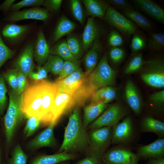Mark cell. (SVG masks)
<instances>
[{
	"instance_id": "1",
	"label": "cell",
	"mask_w": 164,
	"mask_h": 164,
	"mask_svg": "<svg viewBox=\"0 0 164 164\" xmlns=\"http://www.w3.org/2000/svg\"><path fill=\"white\" fill-rule=\"evenodd\" d=\"M80 108L75 107L70 115L65 128L63 141L57 153L87 152L88 148V133L83 125Z\"/></svg>"
},
{
	"instance_id": "2",
	"label": "cell",
	"mask_w": 164,
	"mask_h": 164,
	"mask_svg": "<svg viewBox=\"0 0 164 164\" xmlns=\"http://www.w3.org/2000/svg\"><path fill=\"white\" fill-rule=\"evenodd\" d=\"M117 71L109 65L106 53L100 60L93 71L85 79L78 91L86 100L100 88L107 86H114L116 82Z\"/></svg>"
},
{
	"instance_id": "3",
	"label": "cell",
	"mask_w": 164,
	"mask_h": 164,
	"mask_svg": "<svg viewBox=\"0 0 164 164\" xmlns=\"http://www.w3.org/2000/svg\"><path fill=\"white\" fill-rule=\"evenodd\" d=\"M9 106L4 118L6 143L9 144L15 131L22 121L24 115L21 110L22 94L12 91L9 92Z\"/></svg>"
},
{
	"instance_id": "4",
	"label": "cell",
	"mask_w": 164,
	"mask_h": 164,
	"mask_svg": "<svg viewBox=\"0 0 164 164\" xmlns=\"http://www.w3.org/2000/svg\"><path fill=\"white\" fill-rule=\"evenodd\" d=\"M42 80L34 81L28 84L22 94L21 110L24 116L27 118L34 117L40 120L42 101Z\"/></svg>"
},
{
	"instance_id": "5",
	"label": "cell",
	"mask_w": 164,
	"mask_h": 164,
	"mask_svg": "<svg viewBox=\"0 0 164 164\" xmlns=\"http://www.w3.org/2000/svg\"><path fill=\"white\" fill-rule=\"evenodd\" d=\"M140 77L146 84L156 88L164 87V63L162 59H153L145 61L140 70Z\"/></svg>"
},
{
	"instance_id": "6",
	"label": "cell",
	"mask_w": 164,
	"mask_h": 164,
	"mask_svg": "<svg viewBox=\"0 0 164 164\" xmlns=\"http://www.w3.org/2000/svg\"><path fill=\"white\" fill-rule=\"evenodd\" d=\"M88 137V148L86 154L92 153L102 158L111 144V127H103L91 129Z\"/></svg>"
},
{
	"instance_id": "7",
	"label": "cell",
	"mask_w": 164,
	"mask_h": 164,
	"mask_svg": "<svg viewBox=\"0 0 164 164\" xmlns=\"http://www.w3.org/2000/svg\"><path fill=\"white\" fill-rule=\"evenodd\" d=\"M128 111L121 103L116 102L108 108L89 125L91 130L103 127H112L128 115Z\"/></svg>"
},
{
	"instance_id": "8",
	"label": "cell",
	"mask_w": 164,
	"mask_h": 164,
	"mask_svg": "<svg viewBox=\"0 0 164 164\" xmlns=\"http://www.w3.org/2000/svg\"><path fill=\"white\" fill-rule=\"evenodd\" d=\"M140 159L127 145H118L106 150L102 164H139Z\"/></svg>"
},
{
	"instance_id": "9",
	"label": "cell",
	"mask_w": 164,
	"mask_h": 164,
	"mask_svg": "<svg viewBox=\"0 0 164 164\" xmlns=\"http://www.w3.org/2000/svg\"><path fill=\"white\" fill-rule=\"evenodd\" d=\"M103 19L127 38H129L137 29L134 22L110 5L108 8Z\"/></svg>"
},
{
	"instance_id": "10",
	"label": "cell",
	"mask_w": 164,
	"mask_h": 164,
	"mask_svg": "<svg viewBox=\"0 0 164 164\" xmlns=\"http://www.w3.org/2000/svg\"><path fill=\"white\" fill-rule=\"evenodd\" d=\"M111 144L127 145L135 137L136 130L133 120L127 115L112 128Z\"/></svg>"
},
{
	"instance_id": "11",
	"label": "cell",
	"mask_w": 164,
	"mask_h": 164,
	"mask_svg": "<svg viewBox=\"0 0 164 164\" xmlns=\"http://www.w3.org/2000/svg\"><path fill=\"white\" fill-rule=\"evenodd\" d=\"M42 101L40 120L42 124L49 125L52 121V108L58 92L57 87L54 82L42 80Z\"/></svg>"
},
{
	"instance_id": "12",
	"label": "cell",
	"mask_w": 164,
	"mask_h": 164,
	"mask_svg": "<svg viewBox=\"0 0 164 164\" xmlns=\"http://www.w3.org/2000/svg\"><path fill=\"white\" fill-rule=\"evenodd\" d=\"M75 107L73 95L58 91L52 108V122L57 123L63 115Z\"/></svg>"
},
{
	"instance_id": "13",
	"label": "cell",
	"mask_w": 164,
	"mask_h": 164,
	"mask_svg": "<svg viewBox=\"0 0 164 164\" xmlns=\"http://www.w3.org/2000/svg\"><path fill=\"white\" fill-rule=\"evenodd\" d=\"M87 77L80 67L65 78L54 83L58 91L73 95L79 88Z\"/></svg>"
},
{
	"instance_id": "14",
	"label": "cell",
	"mask_w": 164,
	"mask_h": 164,
	"mask_svg": "<svg viewBox=\"0 0 164 164\" xmlns=\"http://www.w3.org/2000/svg\"><path fill=\"white\" fill-rule=\"evenodd\" d=\"M34 45L30 43L22 51L15 61V69L21 72L26 77L33 71L36 67L34 62Z\"/></svg>"
},
{
	"instance_id": "15",
	"label": "cell",
	"mask_w": 164,
	"mask_h": 164,
	"mask_svg": "<svg viewBox=\"0 0 164 164\" xmlns=\"http://www.w3.org/2000/svg\"><path fill=\"white\" fill-rule=\"evenodd\" d=\"M56 124L52 122L45 129L28 143L27 148L30 149H35L55 146L56 141L54 135V129Z\"/></svg>"
},
{
	"instance_id": "16",
	"label": "cell",
	"mask_w": 164,
	"mask_h": 164,
	"mask_svg": "<svg viewBox=\"0 0 164 164\" xmlns=\"http://www.w3.org/2000/svg\"><path fill=\"white\" fill-rule=\"evenodd\" d=\"M102 46L98 38L94 42L90 49L87 51L82 59L85 69L84 73L87 76L97 65L102 51Z\"/></svg>"
},
{
	"instance_id": "17",
	"label": "cell",
	"mask_w": 164,
	"mask_h": 164,
	"mask_svg": "<svg viewBox=\"0 0 164 164\" xmlns=\"http://www.w3.org/2000/svg\"><path fill=\"white\" fill-rule=\"evenodd\" d=\"M136 154L140 160L156 159L164 157V138H159L149 144L139 147L137 149Z\"/></svg>"
},
{
	"instance_id": "18",
	"label": "cell",
	"mask_w": 164,
	"mask_h": 164,
	"mask_svg": "<svg viewBox=\"0 0 164 164\" xmlns=\"http://www.w3.org/2000/svg\"><path fill=\"white\" fill-rule=\"evenodd\" d=\"M50 15L46 9L34 7L20 11L13 12L6 18L8 21L14 22L26 19H34L45 22Z\"/></svg>"
},
{
	"instance_id": "19",
	"label": "cell",
	"mask_w": 164,
	"mask_h": 164,
	"mask_svg": "<svg viewBox=\"0 0 164 164\" xmlns=\"http://www.w3.org/2000/svg\"><path fill=\"white\" fill-rule=\"evenodd\" d=\"M125 89V97L128 106L136 115L140 114L142 109V102L138 90L131 80H127Z\"/></svg>"
},
{
	"instance_id": "20",
	"label": "cell",
	"mask_w": 164,
	"mask_h": 164,
	"mask_svg": "<svg viewBox=\"0 0 164 164\" xmlns=\"http://www.w3.org/2000/svg\"><path fill=\"white\" fill-rule=\"evenodd\" d=\"M131 1L140 9L150 17L161 23L164 24V11L155 2L151 0Z\"/></svg>"
},
{
	"instance_id": "21",
	"label": "cell",
	"mask_w": 164,
	"mask_h": 164,
	"mask_svg": "<svg viewBox=\"0 0 164 164\" xmlns=\"http://www.w3.org/2000/svg\"><path fill=\"white\" fill-rule=\"evenodd\" d=\"M79 157L77 154L64 152L52 155H40L32 157L29 164H57L60 162L75 159Z\"/></svg>"
},
{
	"instance_id": "22",
	"label": "cell",
	"mask_w": 164,
	"mask_h": 164,
	"mask_svg": "<svg viewBox=\"0 0 164 164\" xmlns=\"http://www.w3.org/2000/svg\"><path fill=\"white\" fill-rule=\"evenodd\" d=\"M50 47L41 30L39 32L34 45V59L39 66H41L46 61L49 55Z\"/></svg>"
},
{
	"instance_id": "23",
	"label": "cell",
	"mask_w": 164,
	"mask_h": 164,
	"mask_svg": "<svg viewBox=\"0 0 164 164\" xmlns=\"http://www.w3.org/2000/svg\"><path fill=\"white\" fill-rule=\"evenodd\" d=\"M100 33V27L94 18L89 17L84 30L81 40L85 52L90 49L94 41L98 38Z\"/></svg>"
},
{
	"instance_id": "24",
	"label": "cell",
	"mask_w": 164,
	"mask_h": 164,
	"mask_svg": "<svg viewBox=\"0 0 164 164\" xmlns=\"http://www.w3.org/2000/svg\"><path fill=\"white\" fill-rule=\"evenodd\" d=\"M117 91V88L114 86H107L102 87L93 94L90 98L89 104H108L115 99Z\"/></svg>"
},
{
	"instance_id": "25",
	"label": "cell",
	"mask_w": 164,
	"mask_h": 164,
	"mask_svg": "<svg viewBox=\"0 0 164 164\" xmlns=\"http://www.w3.org/2000/svg\"><path fill=\"white\" fill-rule=\"evenodd\" d=\"M88 15L103 19L109 5L107 1L102 0L82 1Z\"/></svg>"
},
{
	"instance_id": "26",
	"label": "cell",
	"mask_w": 164,
	"mask_h": 164,
	"mask_svg": "<svg viewBox=\"0 0 164 164\" xmlns=\"http://www.w3.org/2000/svg\"><path fill=\"white\" fill-rule=\"evenodd\" d=\"M141 132H151L156 134L159 138L164 136V123L151 116L144 118L140 123Z\"/></svg>"
},
{
	"instance_id": "27",
	"label": "cell",
	"mask_w": 164,
	"mask_h": 164,
	"mask_svg": "<svg viewBox=\"0 0 164 164\" xmlns=\"http://www.w3.org/2000/svg\"><path fill=\"white\" fill-rule=\"evenodd\" d=\"M75 23L65 15H63L59 19L53 32L51 40L53 44L62 37L71 33L75 28Z\"/></svg>"
},
{
	"instance_id": "28",
	"label": "cell",
	"mask_w": 164,
	"mask_h": 164,
	"mask_svg": "<svg viewBox=\"0 0 164 164\" xmlns=\"http://www.w3.org/2000/svg\"><path fill=\"white\" fill-rule=\"evenodd\" d=\"M108 104L100 103L89 104L84 108L83 119L82 121L84 126L87 127L97 118L108 108Z\"/></svg>"
},
{
	"instance_id": "29",
	"label": "cell",
	"mask_w": 164,
	"mask_h": 164,
	"mask_svg": "<svg viewBox=\"0 0 164 164\" xmlns=\"http://www.w3.org/2000/svg\"><path fill=\"white\" fill-rule=\"evenodd\" d=\"M122 12L124 16L143 29L149 31L152 29V25L150 20L139 12L135 10Z\"/></svg>"
},
{
	"instance_id": "30",
	"label": "cell",
	"mask_w": 164,
	"mask_h": 164,
	"mask_svg": "<svg viewBox=\"0 0 164 164\" xmlns=\"http://www.w3.org/2000/svg\"><path fill=\"white\" fill-rule=\"evenodd\" d=\"M69 48L73 57L76 60H80L83 56L85 52L82 41L75 35H68L66 40Z\"/></svg>"
},
{
	"instance_id": "31",
	"label": "cell",
	"mask_w": 164,
	"mask_h": 164,
	"mask_svg": "<svg viewBox=\"0 0 164 164\" xmlns=\"http://www.w3.org/2000/svg\"><path fill=\"white\" fill-rule=\"evenodd\" d=\"M29 29V27L26 25L9 24L4 27L2 31V34L5 38L13 40L22 35Z\"/></svg>"
},
{
	"instance_id": "32",
	"label": "cell",
	"mask_w": 164,
	"mask_h": 164,
	"mask_svg": "<svg viewBox=\"0 0 164 164\" xmlns=\"http://www.w3.org/2000/svg\"><path fill=\"white\" fill-rule=\"evenodd\" d=\"M50 53L58 56L64 60L75 59L64 39L58 41L50 48Z\"/></svg>"
},
{
	"instance_id": "33",
	"label": "cell",
	"mask_w": 164,
	"mask_h": 164,
	"mask_svg": "<svg viewBox=\"0 0 164 164\" xmlns=\"http://www.w3.org/2000/svg\"><path fill=\"white\" fill-rule=\"evenodd\" d=\"M145 61L143 60L142 53L139 52L134 53L124 70L125 74H130L140 71L143 66Z\"/></svg>"
},
{
	"instance_id": "34",
	"label": "cell",
	"mask_w": 164,
	"mask_h": 164,
	"mask_svg": "<svg viewBox=\"0 0 164 164\" xmlns=\"http://www.w3.org/2000/svg\"><path fill=\"white\" fill-rule=\"evenodd\" d=\"M64 60L56 55L50 54L43 67L54 75H59L61 71L64 63Z\"/></svg>"
},
{
	"instance_id": "35",
	"label": "cell",
	"mask_w": 164,
	"mask_h": 164,
	"mask_svg": "<svg viewBox=\"0 0 164 164\" xmlns=\"http://www.w3.org/2000/svg\"><path fill=\"white\" fill-rule=\"evenodd\" d=\"M28 156L18 144L14 148L11 157L6 161V164H27Z\"/></svg>"
},
{
	"instance_id": "36",
	"label": "cell",
	"mask_w": 164,
	"mask_h": 164,
	"mask_svg": "<svg viewBox=\"0 0 164 164\" xmlns=\"http://www.w3.org/2000/svg\"><path fill=\"white\" fill-rule=\"evenodd\" d=\"M133 35L130 48L132 52L134 53L139 52L144 49L147 41L143 33L137 29Z\"/></svg>"
},
{
	"instance_id": "37",
	"label": "cell",
	"mask_w": 164,
	"mask_h": 164,
	"mask_svg": "<svg viewBox=\"0 0 164 164\" xmlns=\"http://www.w3.org/2000/svg\"><path fill=\"white\" fill-rule=\"evenodd\" d=\"M81 64L80 60L73 59L65 60L62 70L56 80H61L70 75L80 68Z\"/></svg>"
},
{
	"instance_id": "38",
	"label": "cell",
	"mask_w": 164,
	"mask_h": 164,
	"mask_svg": "<svg viewBox=\"0 0 164 164\" xmlns=\"http://www.w3.org/2000/svg\"><path fill=\"white\" fill-rule=\"evenodd\" d=\"M69 5L74 18L82 25L84 22L85 14L81 2L79 0H71Z\"/></svg>"
},
{
	"instance_id": "39",
	"label": "cell",
	"mask_w": 164,
	"mask_h": 164,
	"mask_svg": "<svg viewBox=\"0 0 164 164\" xmlns=\"http://www.w3.org/2000/svg\"><path fill=\"white\" fill-rule=\"evenodd\" d=\"M147 47L149 50L157 51L164 47V35L161 33L151 32L148 40Z\"/></svg>"
},
{
	"instance_id": "40",
	"label": "cell",
	"mask_w": 164,
	"mask_h": 164,
	"mask_svg": "<svg viewBox=\"0 0 164 164\" xmlns=\"http://www.w3.org/2000/svg\"><path fill=\"white\" fill-rule=\"evenodd\" d=\"M108 54L111 63L117 67L124 60L125 53V49L121 47H110L108 50Z\"/></svg>"
},
{
	"instance_id": "41",
	"label": "cell",
	"mask_w": 164,
	"mask_h": 164,
	"mask_svg": "<svg viewBox=\"0 0 164 164\" xmlns=\"http://www.w3.org/2000/svg\"><path fill=\"white\" fill-rule=\"evenodd\" d=\"M42 124L41 121L34 117H31L27 121L23 130V134L26 138L32 135Z\"/></svg>"
},
{
	"instance_id": "42",
	"label": "cell",
	"mask_w": 164,
	"mask_h": 164,
	"mask_svg": "<svg viewBox=\"0 0 164 164\" xmlns=\"http://www.w3.org/2000/svg\"><path fill=\"white\" fill-rule=\"evenodd\" d=\"M3 74L0 75V117L4 114L7 103L8 92Z\"/></svg>"
},
{
	"instance_id": "43",
	"label": "cell",
	"mask_w": 164,
	"mask_h": 164,
	"mask_svg": "<svg viewBox=\"0 0 164 164\" xmlns=\"http://www.w3.org/2000/svg\"><path fill=\"white\" fill-rule=\"evenodd\" d=\"M19 71L15 69H9L3 74L5 80L12 89V91L17 92L18 76Z\"/></svg>"
},
{
	"instance_id": "44",
	"label": "cell",
	"mask_w": 164,
	"mask_h": 164,
	"mask_svg": "<svg viewBox=\"0 0 164 164\" xmlns=\"http://www.w3.org/2000/svg\"><path fill=\"white\" fill-rule=\"evenodd\" d=\"M124 43L123 38L115 29H112L109 32L107 39V44L109 47H121Z\"/></svg>"
},
{
	"instance_id": "45",
	"label": "cell",
	"mask_w": 164,
	"mask_h": 164,
	"mask_svg": "<svg viewBox=\"0 0 164 164\" xmlns=\"http://www.w3.org/2000/svg\"><path fill=\"white\" fill-rule=\"evenodd\" d=\"M15 54V51L8 47L3 42L0 30V69L8 60L13 57Z\"/></svg>"
},
{
	"instance_id": "46",
	"label": "cell",
	"mask_w": 164,
	"mask_h": 164,
	"mask_svg": "<svg viewBox=\"0 0 164 164\" xmlns=\"http://www.w3.org/2000/svg\"><path fill=\"white\" fill-rule=\"evenodd\" d=\"M43 0H23L16 3L13 4L10 10L14 12L18 11L20 9L24 7H38L43 5Z\"/></svg>"
},
{
	"instance_id": "47",
	"label": "cell",
	"mask_w": 164,
	"mask_h": 164,
	"mask_svg": "<svg viewBox=\"0 0 164 164\" xmlns=\"http://www.w3.org/2000/svg\"><path fill=\"white\" fill-rule=\"evenodd\" d=\"M109 5H111L116 8L123 11L134 10V8L130 2L126 0H108L107 1Z\"/></svg>"
},
{
	"instance_id": "48",
	"label": "cell",
	"mask_w": 164,
	"mask_h": 164,
	"mask_svg": "<svg viewBox=\"0 0 164 164\" xmlns=\"http://www.w3.org/2000/svg\"><path fill=\"white\" fill-rule=\"evenodd\" d=\"M37 71H32L28 75L35 81L45 80L47 77L48 71L43 66H38L36 67Z\"/></svg>"
},
{
	"instance_id": "49",
	"label": "cell",
	"mask_w": 164,
	"mask_h": 164,
	"mask_svg": "<svg viewBox=\"0 0 164 164\" xmlns=\"http://www.w3.org/2000/svg\"><path fill=\"white\" fill-rule=\"evenodd\" d=\"M74 164H102V158L94 154L88 153L86 157Z\"/></svg>"
},
{
	"instance_id": "50",
	"label": "cell",
	"mask_w": 164,
	"mask_h": 164,
	"mask_svg": "<svg viewBox=\"0 0 164 164\" xmlns=\"http://www.w3.org/2000/svg\"><path fill=\"white\" fill-rule=\"evenodd\" d=\"M149 100L155 106H162L164 103V90L155 92L151 94L149 96Z\"/></svg>"
},
{
	"instance_id": "51",
	"label": "cell",
	"mask_w": 164,
	"mask_h": 164,
	"mask_svg": "<svg viewBox=\"0 0 164 164\" xmlns=\"http://www.w3.org/2000/svg\"><path fill=\"white\" fill-rule=\"evenodd\" d=\"M62 2V0H44L43 5L48 11L56 12L60 9Z\"/></svg>"
},
{
	"instance_id": "52",
	"label": "cell",
	"mask_w": 164,
	"mask_h": 164,
	"mask_svg": "<svg viewBox=\"0 0 164 164\" xmlns=\"http://www.w3.org/2000/svg\"><path fill=\"white\" fill-rule=\"evenodd\" d=\"M26 77L22 73L19 71L18 76L17 89V92L21 94L26 89L28 82Z\"/></svg>"
},
{
	"instance_id": "53",
	"label": "cell",
	"mask_w": 164,
	"mask_h": 164,
	"mask_svg": "<svg viewBox=\"0 0 164 164\" xmlns=\"http://www.w3.org/2000/svg\"><path fill=\"white\" fill-rule=\"evenodd\" d=\"M15 1L14 0H6L4 2L0 5V10L6 11L10 9L13 3Z\"/></svg>"
},
{
	"instance_id": "54",
	"label": "cell",
	"mask_w": 164,
	"mask_h": 164,
	"mask_svg": "<svg viewBox=\"0 0 164 164\" xmlns=\"http://www.w3.org/2000/svg\"><path fill=\"white\" fill-rule=\"evenodd\" d=\"M146 164H164V158L149 159Z\"/></svg>"
},
{
	"instance_id": "55",
	"label": "cell",
	"mask_w": 164,
	"mask_h": 164,
	"mask_svg": "<svg viewBox=\"0 0 164 164\" xmlns=\"http://www.w3.org/2000/svg\"><path fill=\"white\" fill-rule=\"evenodd\" d=\"M2 157L1 154V151L0 150V164H2Z\"/></svg>"
},
{
	"instance_id": "56",
	"label": "cell",
	"mask_w": 164,
	"mask_h": 164,
	"mask_svg": "<svg viewBox=\"0 0 164 164\" xmlns=\"http://www.w3.org/2000/svg\"><path fill=\"white\" fill-rule=\"evenodd\" d=\"M66 161L61 162H60L58 163H57V164H68L67 163H66Z\"/></svg>"
}]
</instances>
